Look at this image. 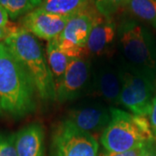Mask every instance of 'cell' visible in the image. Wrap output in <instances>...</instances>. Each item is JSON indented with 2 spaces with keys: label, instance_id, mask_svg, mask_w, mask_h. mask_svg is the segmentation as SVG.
Listing matches in <instances>:
<instances>
[{
  "label": "cell",
  "instance_id": "cell-19",
  "mask_svg": "<svg viewBox=\"0 0 156 156\" xmlns=\"http://www.w3.org/2000/svg\"><path fill=\"white\" fill-rule=\"evenodd\" d=\"M0 156H17L14 144V134L0 133Z\"/></svg>",
  "mask_w": 156,
  "mask_h": 156
},
{
  "label": "cell",
  "instance_id": "cell-18",
  "mask_svg": "<svg viewBox=\"0 0 156 156\" xmlns=\"http://www.w3.org/2000/svg\"><path fill=\"white\" fill-rule=\"evenodd\" d=\"M128 0H95V5L97 11L103 17L111 18L120 8L126 7Z\"/></svg>",
  "mask_w": 156,
  "mask_h": 156
},
{
  "label": "cell",
  "instance_id": "cell-7",
  "mask_svg": "<svg viewBox=\"0 0 156 156\" xmlns=\"http://www.w3.org/2000/svg\"><path fill=\"white\" fill-rule=\"evenodd\" d=\"M98 142L91 134L65 120L56 128L52 140L53 156H98Z\"/></svg>",
  "mask_w": 156,
  "mask_h": 156
},
{
  "label": "cell",
  "instance_id": "cell-14",
  "mask_svg": "<svg viewBox=\"0 0 156 156\" xmlns=\"http://www.w3.org/2000/svg\"><path fill=\"white\" fill-rule=\"evenodd\" d=\"M93 0H43L39 8L62 17H72L91 7Z\"/></svg>",
  "mask_w": 156,
  "mask_h": 156
},
{
  "label": "cell",
  "instance_id": "cell-10",
  "mask_svg": "<svg viewBox=\"0 0 156 156\" xmlns=\"http://www.w3.org/2000/svg\"><path fill=\"white\" fill-rule=\"evenodd\" d=\"M110 108L100 105L86 106L75 108L69 114L67 121L80 130L91 134L104 130L110 122Z\"/></svg>",
  "mask_w": 156,
  "mask_h": 156
},
{
  "label": "cell",
  "instance_id": "cell-11",
  "mask_svg": "<svg viewBox=\"0 0 156 156\" xmlns=\"http://www.w3.org/2000/svg\"><path fill=\"white\" fill-rule=\"evenodd\" d=\"M17 156H44V131L39 123H31L14 134Z\"/></svg>",
  "mask_w": 156,
  "mask_h": 156
},
{
  "label": "cell",
  "instance_id": "cell-4",
  "mask_svg": "<svg viewBox=\"0 0 156 156\" xmlns=\"http://www.w3.org/2000/svg\"><path fill=\"white\" fill-rule=\"evenodd\" d=\"M116 35L124 67L156 76V44L150 31L134 20L124 19Z\"/></svg>",
  "mask_w": 156,
  "mask_h": 156
},
{
  "label": "cell",
  "instance_id": "cell-25",
  "mask_svg": "<svg viewBox=\"0 0 156 156\" xmlns=\"http://www.w3.org/2000/svg\"><path fill=\"white\" fill-rule=\"evenodd\" d=\"M2 113H3V112H2V109H1V107H0V115H2Z\"/></svg>",
  "mask_w": 156,
  "mask_h": 156
},
{
  "label": "cell",
  "instance_id": "cell-1",
  "mask_svg": "<svg viewBox=\"0 0 156 156\" xmlns=\"http://www.w3.org/2000/svg\"><path fill=\"white\" fill-rule=\"evenodd\" d=\"M35 88L28 73L0 43V107L13 118H22L36 109Z\"/></svg>",
  "mask_w": 156,
  "mask_h": 156
},
{
  "label": "cell",
  "instance_id": "cell-24",
  "mask_svg": "<svg viewBox=\"0 0 156 156\" xmlns=\"http://www.w3.org/2000/svg\"><path fill=\"white\" fill-rule=\"evenodd\" d=\"M141 156H156V144L155 140L151 142L148 145L147 148L146 149L144 154Z\"/></svg>",
  "mask_w": 156,
  "mask_h": 156
},
{
  "label": "cell",
  "instance_id": "cell-9",
  "mask_svg": "<svg viewBox=\"0 0 156 156\" xmlns=\"http://www.w3.org/2000/svg\"><path fill=\"white\" fill-rule=\"evenodd\" d=\"M69 18L52 14L37 7L22 17L19 25L35 37L51 41L61 34Z\"/></svg>",
  "mask_w": 156,
  "mask_h": 156
},
{
  "label": "cell",
  "instance_id": "cell-21",
  "mask_svg": "<svg viewBox=\"0 0 156 156\" xmlns=\"http://www.w3.org/2000/svg\"><path fill=\"white\" fill-rule=\"evenodd\" d=\"M22 28L20 27L19 24L9 21V23L6 24L5 26L0 27V43H2V42L4 43L9 37L18 32Z\"/></svg>",
  "mask_w": 156,
  "mask_h": 156
},
{
  "label": "cell",
  "instance_id": "cell-13",
  "mask_svg": "<svg viewBox=\"0 0 156 156\" xmlns=\"http://www.w3.org/2000/svg\"><path fill=\"white\" fill-rule=\"evenodd\" d=\"M95 83L97 95L109 103H119L122 91L120 69H115L111 66L101 67L96 73Z\"/></svg>",
  "mask_w": 156,
  "mask_h": 156
},
{
  "label": "cell",
  "instance_id": "cell-8",
  "mask_svg": "<svg viewBox=\"0 0 156 156\" xmlns=\"http://www.w3.org/2000/svg\"><path fill=\"white\" fill-rule=\"evenodd\" d=\"M90 62L87 57L70 58L61 84L56 89V100L66 102L83 94L90 78Z\"/></svg>",
  "mask_w": 156,
  "mask_h": 156
},
{
  "label": "cell",
  "instance_id": "cell-6",
  "mask_svg": "<svg viewBox=\"0 0 156 156\" xmlns=\"http://www.w3.org/2000/svg\"><path fill=\"white\" fill-rule=\"evenodd\" d=\"M97 16L91 7L78 13L69 18L61 34L51 41L69 58L87 57V44Z\"/></svg>",
  "mask_w": 156,
  "mask_h": 156
},
{
  "label": "cell",
  "instance_id": "cell-2",
  "mask_svg": "<svg viewBox=\"0 0 156 156\" xmlns=\"http://www.w3.org/2000/svg\"><path fill=\"white\" fill-rule=\"evenodd\" d=\"M33 82L39 98L56 99V86L43 48L36 37L21 29L4 42Z\"/></svg>",
  "mask_w": 156,
  "mask_h": 156
},
{
  "label": "cell",
  "instance_id": "cell-17",
  "mask_svg": "<svg viewBox=\"0 0 156 156\" xmlns=\"http://www.w3.org/2000/svg\"><path fill=\"white\" fill-rule=\"evenodd\" d=\"M42 2L43 0H0V5L11 19H17L37 9Z\"/></svg>",
  "mask_w": 156,
  "mask_h": 156
},
{
  "label": "cell",
  "instance_id": "cell-3",
  "mask_svg": "<svg viewBox=\"0 0 156 156\" xmlns=\"http://www.w3.org/2000/svg\"><path fill=\"white\" fill-rule=\"evenodd\" d=\"M110 122L101 136V143L107 152L122 153L155 140L146 116L132 115L115 108H110Z\"/></svg>",
  "mask_w": 156,
  "mask_h": 156
},
{
  "label": "cell",
  "instance_id": "cell-23",
  "mask_svg": "<svg viewBox=\"0 0 156 156\" xmlns=\"http://www.w3.org/2000/svg\"><path fill=\"white\" fill-rule=\"evenodd\" d=\"M9 23V15L6 10L0 5V27H4Z\"/></svg>",
  "mask_w": 156,
  "mask_h": 156
},
{
  "label": "cell",
  "instance_id": "cell-5",
  "mask_svg": "<svg viewBox=\"0 0 156 156\" xmlns=\"http://www.w3.org/2000/svg\"><path fill=\"white\" fill-rule=\"evenodd\" d=\"M122 91L119 104L133 115H149L156 89V76L124 67L120 69Z\"/></svg>",
  "mask_w": 156,
  "mask_h": 156
},
{
  "label": "cell",
  "instance_id": "cell-16",
  "mask_svg": "<svg viewBox=\"0 0 156 156\" xmlns=\"http://www.w3.org/2000/svg\"><path fill=\"white\" fill-rule=\"evenodd\" d=\"M126 7L134 17L156 29V0H128Z\"/></svg>",
  "mask_w": 156,
  "mask_h": 156
},
{
  "label": "cell",
  "instance_id": "cell-20",
  "mask_svg": "<svg viewBox=\"0 0 156 156\" xmlns=\"http://www.w3.org/2000/svg\"><path fill=\"white\" fill-rule=\"evenodd\" d=\"M151 142H153V141H151ZM151 142H147V143H144V144L137 146L134 148L125 151V152H122V153H109V152H106L105 154H101V156H141L144 154V152L147 148V147Z\"/></svg>",
  "mask_w": 156,
  "mask_h": 156
},
{
  "label": "cell",
  "instance_id": "cell-22",
  "mask_svg": "<svg viewBox=\"0 0 156 156\" xmlns=\"http://www.w3.org/2000/svg\"><path fill=\"white\" fill-rule=\"evenodd\" d=\"M150 125L152 128V131L154 133V135L156 138V94L154 97L152 108L150 112Z\"/></svg>",
  "mask_w": 156,
  "mask_h": 156
},
{
  "label": "cell",
  "instance_id": "cell-15",
  "mask_svg": "<svg viewBox=\"0 0 156 156\" xmlns=\"http://www.w3.org/2000/svg\"><path fill=\"white\" fill-rule=\"evenodd\" d=\"M47 55H48V64L53 76V80L56 89L61 84L64 74L66 72L70 58L62 53L57 48L53 41H49L47 44Z\"/></svg>",
  "mask_w": 156,
  "mask_h": 156
},
{
  "label": "cell",
  "instance_id": "cell-12",
  "mask_svg": "<svg viewBox=\"0 0 156 156\" xmlns=\"http://www.w3.org/2000/svg\"><path fill=\"white\" fill-rule=\"evenodd\" d=\"M117 33L115 23L111 18L98 15L89 34L87 52L88 55L99 56L102 55L109 49Z\"/></svg>",
  "mask_w": 156,
  "mask_h": 156
}]
</instances>
